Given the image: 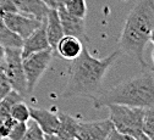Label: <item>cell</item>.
I'll list each match as a JSON object with an SVG mask.
<instances>
[{
    "label": "cell",
    "instance_id": "21",
    "mask_svg": "<svg viewBox=\"0 0 154 140\" xmlns=\"http://www.w3.org/2000/svg\"><path fill=\"white\" fill-rule=\"evenodd\" d=\"M21 140H45L44 138V133L41 129V127L38 126L33 119L32 121H27V129L25 135L22 136Z\"/></svg>",
    "mask_w": 154,
    "mask_h": 140
},
{
    "label": "cell",
    "instance_id": "29",
    "mask_svg": "<svg viewBox=\"0 0 154 140\" xmlns=\"http://www.w3.org/2000/svg\"><path fill=\"white\" fill-rule=\"evenodd\" d=\"M149 42L154 44V28L150 31V34H149Z\"/></svg>",
    "mask_w": 154,
    "mask_h": 140
},
{
    "label": "cell",
    "instance_id": "5",
    "mask_svg": "<svg viewBox=\"0 0 154 140\" xmlns=\"http://www.w3.org/2000/svg\"><path fill=\"white\" fill-rule=\"evenodd\" d=\"M54 49L48 48L45 50L29 54L22 58V66L27 83V94L33 93L38 81L49 67L53 58Z\"/></svg>",
    "mask_w": 154,
    "mask_h": 140
},
{
    "label": "cell",
    "instance_id": "17",
    "mask_svg": "<svg viewBox=\"0 0 154 140\" xmlns=\"http://www.w3.org/2000/svg\"><path fill=\"white\" fill-rule=\"evenodd\" d=\"M23 100V96L21 95V94H18L17 91H15V90H10L6 95H5V97L0 101V118L2 119H4V118H6V117H9L10 116V111H11V107L16 104V103H18V101H22Z\"/></svg>",
    "mask_w": 154,
    "mask_h": 140
},
{
    "label": "cell",
    "instance_id": "12",
    "mask_svg": "<svg viewBox=\"0 0 154 140\" xmlns=\"http://www.w3.org/2000/svg\"><path fill=\"white\" fill-rule=\"evenodd\" d=\"M12 3L17 12L33 17L38 21H44L49 11V7L42 0H12Z\"/></svg>",
    "mask_w": 154,
    "mask_h": 140
},
{
    "label": "cell",
    "instance_id": "25",
    "mask_svg": "<svg viewBox=\"0 0 154 140\" xmlns=\"http://www.w3.org/2000/svg\"><path fill=\"white\" fill-rule=\"evenodd\" d=\"M106 140H137V139L133 138V136H131V135H128V134L120 133V132H118L116 129L114 128V129L110 132V134L108 135Z\"/></svg>",
    "mask_w": 154,
    "mask_h": 140
},
{
    "label": "cell",
    "instance_id": "31",
    "mask_svg": "<svg viewBox=\"0 0 154 140\" xmlns=\"http://www.w3.org/2000/svg\"><path fill=\"white\" fill-rule=\"evenodd\" d=\"M152 58H153V64H154V50H153V52H152Z\"/></svg>",
    "mask_w": 154,
    "mask_h": 140
},
{
    "label": "cell",
    "instance_id": "4",
    "mask_svg": "<svg viewBox=\"0 0 154 140\" xmlns=\"http://www.w3.org/2000/svg\"><path fill=\"white\" fill-rule=\"evenodd\" d=\"M109 109V119L112 122L114 128L120 133L128 134L137 140L143 134V107H133L126 105L111 104Z\"/></svg>",
    "mask_w": 154,
    "mask_h": 140
},
{
    "label": "cell",
    "instance_id": "27",
    "mask_svg": "<svg viewBox=\"0 0 154 140\" xmlns=\"http://www.w3.org/2000/svg\"><path fill=\"white\" fill-rule=\"evenodd\" d=\"M6 65V57H5V48L0 45V72H4Z\"/></svg>",
    "mask_w": 154,
    "mask_h": 140
},
{
    "label": "cell",
    "instance_id": "22",
    "mask_svg": "<svg viewBox=\"0 0 154 140\" xmlns=\"http://www.w3.org/2000/svg\"><path fill=\"white\" fill-rule=\"evenodd\" d=\"M26 129H27V122H16L12 129L10 130L8 139L9 140H21L26 133Z\"/></svg>",
    "mask_w": 154,
    "mask_h": 140
},
{
    "label": "cell",
    "instance_id": "35",
    "mask_svg": "<svg viewBox=\"0 0 154 140\" xmlns=\"http://www.w3.org/2000/svg\"><path fill=\"white\" fill-rule=\"evenodd\" d=\"M0 1H5V0H0Z\"/></svg>",
    "mask_w": 154,
    "mask_h": 140
},
{
    "label": "cell",
    "instance_id": "13",
    "mask_svg": "<svg viewBox=\"0 0 154 140\" xmlns=\"http://www.w3.org/2000/svg\"><path fill=\"white\" fill-rule=\"evenodd\" d=\"M45 33L51 49H55L57 42L64 37V31L56 9H49L45 17Z\"/></svg>",
    "mask_w": 154,
    "mask_h": 140
},
{
    "label": "cell",
    "instance_id": "30",
    "mask_svg": "<svg viewBox=\"0 0 154 140\" xmlns=\"http://www.w3.org/2000/svg\"><path fill=\"white\" fill-rule=\"evenodd\" d=\"M138 140H153V139H150V138H148L147 135H144V134H142V135H141V138H140Z\"/></svg>",
    "mask_w": 154,
    "mask_h": 140
},
{
    "label": "cell",
    "instance_id": "14",
    "mask_svg": "<svg viewBox=\"0 0 154 140\" xmlns=\"http://www.w3.org/2000/svg\"><path fill=\"white\" fill-rule=\"evenodd\" d=\"M83 43L81 39L72 37V35H64L57 42L55 49L59 55L65 60H75L83 50Z\"/></svg>",
    "mask_w": 154,
    "mask_h": 140
},
{
    "label": "cell",
    "instance_id": "18",
    "mask_svg": "<svg viewBox=\"0 0 154 140\" xmlns=\"http://www.w3.org/2000/svg\"><path fill=\"white\" fill-rule=\"evenodd\" d=\"M63 6L69 13L80 18H86L87 15L86 0H65Z\"/></svg>",
    "mask_w": 154,
    "mask_h": 140
},
{
    "label": "cell",
    "instance_id": "33",
    "mask_svg": "<svg viewBox=\"0 0 154 140\" xmlns=\"http://www.w3.org/2000/svg\"><path fill=\"white\" fill-rule=\"evenodd\" d=\"M0 123H2V118H0ZM0 140H3V138H2V135H0Z\"/></svg>",
    "mask_w": 154,
    "mask_h": 140
},
{
    "label": "cell",
    "instance_id": "34",
    "mask_svg": "<svg viewBox=\"0 0 154 140\" xmlns=\"http://www.w3.org/2000/svg\"><path fill=\"white\" fill-rule=\"evenodd\" d=\"M150 70H152V71H153V72H154V67H150Z\"/></svg>",
    "mask_w": 154,
    "mask_h": 140
},
{
    "label": "cell",
    "instance_id": "16",
    "mask_svg": "<svg viewBox=\"0 0 154 140\" xmlns=\"http://www.w3.org/2000/svg\"><path fill=\"white\" fill-rule=\"evenodd\" d=\"M23 39L12 32L3 21L0 16V45L4 48H21Z\"/></svg>",
    "mask_w": 154,
    "mask_h": 140
},
{
    "label": "cell",
    "instance_id": "8",
    "mask_svg": "<svg viewBox=\"0 0 154 140\" xmlns=\"http://www.w3.org/2000/svg\"><path fill=\"white\" fill-rule=\"evenodd\" d=\"M112 129L114 126L109 118L94 122H79L75 138L77 140H106Z\"/></svg>",
    "mask_w": 154,
    "mask_h": 140
},
{
    "label": "cell",
    "instance_id": "28",
    "mask_svg": "<svg viewBox=\"0 0 154 140\" xmlns=\"http://www.w3.org/2000/svg\"><path fill=\"white\" fill-rule=\"evenodd\" d=\"M45 140H77L75 138H63L57 134H44Z\"/></svg>",
    "mask_w": 154,
    "mask_h": 140
},
{
    "label": "cell",
    "instance_id": "11",
    "mask_svg": "<svg viewBox=\"0 0 154 140\" xmlns=\"http://www.w3.org/2000/svg\"><path fill=\"white\" fill-rule=\"evenodd\" d=\"M29 118L41 127L44 134H56L59 129V117L57 113H54L44 109H29Z\"/></svg>",
    "mask_w": 154,
    "mask_h": 140
},
{
    "label": "cell",
    "instance_id": "9",
    "mask_svg": "<svg viewBox=\"0 0 154 140\" xmlns=\"http://www.w3.org/2000/svg\"><path fill=\"white\" fill-rule=\"evenodd\" d=\"M59 13V18L61 22V27L64 31V35H72L81 39V40L88 42V37L86 33V23L85 18L76 17L71 13H69L64 6H59L56 9Z\"/></svg>",
    "mask_w": 154,
    "mask_h": 140
},
{
    "label": "cell",
    "instance_id": "26",
    "mask_svg": "<svg viewBox=\"0 0 154 140\" xmlns=\"http://www.w3.org/2000/svg\"><path fill=\"white\" fill-rule=\"evenodd\" d=\"M42 1L49 7V9H57L64 4L65 0H42Z\"/></svg>",
    "mask_w": 154,
    "mask_h": 140
},
{
    "label": "cell",
    "instance_id": "24",
    "mask_svg": "<svg viewBox=\"0 0 154 140\" xmlns=\"http://www.w3.org/2000/svg\"><path fill=\"white\" fill-rule=\"evenodd\" d=\"M11 90V85L8 81V78L3 72H0V101L5 97V95Z\"/></svg>",
    "mask_w": 154,
    "mask_h": 140
},
{
    "label": "cell",
    "instance_id": "6",
    "mask_svg": "<svg viewBox=\"0 0 154 140\" xmlns=\"http://www.w3.org/2000/svg\"><path fill=\"white\" fill-rule=\"evenodd\" d=\"M6 65L4 74L11 85V89L25 96L27 94V83L22 66L21 48H5Z\"/></svg>",
    "mask_w": 154,
    "mask_h": 140
},
{
    "label": "cell",
    "instance_id": "3",
    "mask_svg": "<svg viewBox=\"0 0 154 140\" xmlns=\"http://www.w3.org/2000/svg\"><path fill=\"white\" fill-rule=\"evenodd\" d=\"M149 67V66H148ZM95 107L108 106L111 104L126 105L133 107H150L154 105V72H142V74L125 81L105 91L93 96Z\"/></svg>",
    "mask_w": 154,
    "mask_h": 140
},
{
    "label": "cell",
    "instance_id": "20",
    "mask_svg": "<svg viewBox=\"0 0 154 140\" xmlns=\"http://www.w3.org/2000/svg\"><path fill=\"white\" fill-rule=\"evenodd\" d=\"M143 134L154 140V105L144 109Z\"/></svg>",
    "mask_w": 154,
    "mask_h": 140
},
{
    "label": "cell",
    "instance_id": "1",
    "mask_svg": "<svg viewBox=\"0 0 154 140\" xmlns=\"http://www.w3.org/2000/svg\"><path fill=\"white\" fill-rule=\"evenodd\" d=\"M120 54V50H118L104 58H97L87 48H83L82 52L72 60L70 78L61 97L95 96L100 90L108 70L114 65Z\"/></svg>",
    "mask_w": 154,
    "mask_h": 140
},
{
    "label": "cell",
    "instance_id": "2",
    "mask_svg": "<svg viewBox=\"0 0 154 140\" xmlns=\"http://www.w3.org/2000/svg\"><path fill=\"white\" fill-rule=\"evenodd\" d=\"M153 28L154 0H138L126 17L119 40V50L134 57L144 68L148 65L144 61L143 51Z\"/></svg>",
    "mask_w": 154,
    "mask_h": 140
},
{
    "label": "cell",
    "instance_id": "32",
    "mask_svg": "<svg viewBox=\"0 0 154 140\" xmlns=\"http://www.w3.org/2000/svg\"><path fill=\"white\" fill-rule=\"evenodd\" d=\"M0 15H2V1H0Z\"/></svg>",
    "mask_w": 154,
    "mask_h": 140
},
{
    "label": "cell",
    "instance_id": "10",
    "mask_svg": "<svg viewBox=\"0 0 154 140\" xmlns=\"http://www.w3.org/2000/svg\"><path fill=\"white\" fill-rule=\"evenodd\" d=\"M48 48H50V45L45 33V19H44L39 28H37L32 34H29L27 38L23 39V43L21 46L22 58L28 56L29 54L42 51Z\"/></svg>",
    "mask_w": 154,
    "mask_h": 140
},
{
    "label": "cell",
    "instance_id": "19",
    "mask_svg": "<svg viewBox=\"0 0 154 140\" xmlns=\"http://www.w3.org/2000/svg\"><path fill=\"white\" fill-rule=\"evenodd\" d=\"M10 116L16 122H27L29 119V107L22 101L16 103L10 111Z\"/></svg>",
    "mask_w": 154,
    "mask_h": 140
},
{
    "label": "cell",
    "instance_id": "23",
    "mask_svg": "<svg viewBox=\"0 0 154 140\" xmlns=\"http://www.w3.org/2000/svg\"><path fill=\"white\" fill-rule=\"evenodd\" d=\"M15 123H16V121H15V119L11 116L2 119V123H0V135H2L3 139L8 138L9 133L12 129V127L15 126Z\"/></svg>",
    "mask_w": 154,
    "mask_h": 140
},
{
    "label": "cell",
    "instance_id": "15",
    "mask_svg": "<svg viewBox=\"0 0 154 140\" xmlns=\"http://www.w3.org/2000/svg\"><path fill=\"white\" fill-rule=\"evenodd\" d=\"M57 117H59V129L56 134L63 138H75L77 127H79V121L64 112H59Z\"/></svg>",
    "mask_w": 154,
    "mask_h": 140
},
{
    "label": "cell",
    "instance_id": "7",
    "mask_svg": "<svg viewBox=\"0 0 154 140\" xmlns=\"http://www.w3.org/2000/svg\"><path fill=\"white\" fill-rule=\"evenodd\" d=\"M3 18L4 23L17 35H20L22 39L27 38L29 34H32L37 28H39L43 21L26 16L20 12H5L0 15Z\"/></svg>",
    "mask_w": 154,
    "mask_h": 140
}]
</instances>
